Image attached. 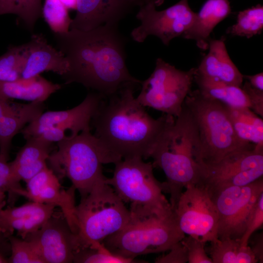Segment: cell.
Wrapping results in <instances>:
<instances>
[{
	"label": "cell",
	"instance_id": "obj_40",
	"mask_svg": "<svg viewBox=\"0 0 263 263\" xmlns=\"http://www.w3.org/2000/svg\"><path fill=\"white\" fill-rule=\"evenodd\" d=\"M263 234H260L254 240L252 247H251L258 262H263Z\"/></svg>",
	"mask_w": 263,
	"mask_h": 263
},
{
	"label": "cell",
	"instance_id": "obj_35",
	"mask_svg": "<svg viewBox=\"0 0 263 263\" xmlns=\"http://www.w3.org/2000/svg\"><path fill=\"white\" fill-rule=\"evenodd\" d=\"M22 188L14 181L9 163L0 160V192H7L8 201L13 202Z\"/></svg>",
	"mask_w": 263,
	"mask_h": 263
},
{
	"label": "cell",
	"instance_id": "obj_22",
	"mask_svg": "<svg viewBox=\"0 0 263 263\" xmlns=\"http://www.w3.org/2000/svg\"><path fill=\"white\" fill-rule=\"evenodd\" d=\"M44 109V102L16 103L12 111L0 117V160L8 162L14 137Z\"/></svg>",
	"mask_w": 263,
	"mask_h": 263
},
{
	"label": "cell",
	"instance_id": "obj_27",
	"mask_svg": "<svg viewBox=\"0 0 263 263\" xmlns=\"http://www.w3.org/2000/svg\"><path fill=\"white\" fill-rule=\"evenodd\" d=\"M263 29V6L258 4L239 12L235 24L227 33L234 36L249 38L260 34Z\"/></svg>",
	"mask_w": 263,
	"mask_h": 263
},
{
	"label": "cell",
	"instance_id": "obj_33",
	"mask_svg": "<svg viewBox=\"0 0 263 263\" xmlns=\"http://www.w3.org/2000/svg\"><path fill=\"white\" fill-rule=\"evenodd\" d=\"M182 243L186 248L188 263H213L205 249L206 243L190 236L184 237Z\"/></svg>",
	"mask_w": 263,
	"mask_h": 263
},
{
	"label": "cell",
	"instance_id": "obj_38",
	"mask_svg": "<svg viewBox=\"0 0 263 263\" xmlns=\"http://www.w3.org/2000/svg\"><path fill=\"white\" fill-rule=\"evenodd\" d=\"M34 137H38L44 141L51 143L58 142L70 137L64 130L56 127L48 128L39 134Z\"/></svg>",
	"mask_w": 263,
	"mask_h": 263
},
{
	"label": "cell",
	"instance_id": "obj_25",
	"mask_svg": "<svg viewBox=\"0 0 263 263\" xmlns=\"http://www.w3.org/2000/svg\"><path fill=\"white\" fill-rule=\"evenodd\" d=\"M200 93L208 98L233 108H249L248 97L241 87L203 78L194 75Z\"/></svg>",
	"mask_w": 263,
	"mask_h": 263
},
{
	"label": "cell",
	"instance_id": "obj_13",
	"mask_svg": "<svg viewBox=\"0 0 263 263\" xmlns=\"http://www.w3.org/2000/svg\"><path fill=\"white\" fill-rule=\"evenodd\" d=\"M36 246L44 263H73L81 247L77 235L63 214H53L38 230L25 238Z\"/></svg>",
	"mask_w": 263,
	"mask_h": 263
},
{
	"label": "cell",
	"instance_id": "obj_23",
	"mask_svg": "<svg viewBox=\"0 0 263 263\" xmlns=\"http://www.w3.org/2000/svg\"><path fill=\"white\" fill-rule=\"evenodd\" d=\"M61 88L60 85L54 83L40 75L14 81H0V99L6 101L17 99L30 102H44Z\"/></svg>",
	"mask_w": 263,
	"mask_h": 263
},
{
	"label": "cell",
	"instance_id": "obj_18",
	"mask_svg": "<svg viewBox=\"0 0 263 263\" xmlns=\"http://www.w3.org/2000/svg\"><path fill=\"white\" fill-rule=\"evenodd\" d=\"M56 207L35 201L19 207H8L0 213V231L7 235L17 231L24 239L39 229L53 215Z\"/></svg>",
	"mask_w": 263,
	"mask_h": 263
},
{
	"label": "cell",
	"instance_id": "obj_45",
	"mask_svg": "<svg viewBox=\"0 0 263 263\" xmlns=\"http://www.w3.org/2000/svg\"><path fill=\"white\" fill-rule=\"evenodd\" d=\"M5 193L0 192V213L6 204Z\"/></svg>",
	"mask_w": 263,
	"mask_h": 263
},
{
	"label": "cell",
	"instance_id": "obj_24",
	"mask_svg": "<svg viewBox=\"0 0 263 263\" xmlns=\"http://www.w3.org/2000/svg\"><path fill=\"white\" fill-rule=\"evenodd\" d=\"M225 106L239 139L245 143L254 144L257 149H263V118L249 108Z\"/></svg>",
	"mask_w": 263,
	"mask_h": 263
},
{
	"label": "cell",
	"instance_id": "obj_32",
	"mask_svg": "<svg viewBox=\"0 0 263 263\" xmlns=\"http://www.w3.org/2000/svg\"><path fill=\"white\" fill-rule=\"evenodd\" d=\"M11 254L10 263H44L35 244L30 241L18 238L10 234L8 236Z\"/></svg>",
	"mask_w": 263,
	"mask_h": 263
},
{
	"label": "cell",
	"instance_id": "obj_7",
	"mask_svg": "<svg viewBox=\"0 0 263 263\" xmlns=\"http://www.w3.org/2000/svg\"><path fill=\"white\" fill-rule=\"evenodd\" d=\"M185 236L173 212L163 216H132L122 229L102 243L115 254L135 259L139 255L169 251Z\"/></svg>",
	"mask_w": 263,
	"mask_h": 263
},
{
	"label": "cell",
	"instance_id": "obj_36",
	"mask_svg": "<svg viewBox=\"0 0 263 263\" xmlns=\"http://www.w3.org/2000/svg\"><path fill=\"white\" fill-rule=\"evenodd\" d=\"M167 254L160 256L155 260L156 263H186L188 262L186 248L181 241L176 244Z\"/></svg>",
	"mask_w": 263,
	"mask_h": 263
},
{
	"label": "cell",
	"instance_id": "obj_17",
	"mask_svg": "<svg viewBox=\"0 0 263 263\" xmlns=\"http://www.w3.org/2000/svg\"><path fill=\"white\" fill-rule=\"evenodd\" d=\"M24 47L21 78H32L45 71H52L62 76L67 72L69 65L66 57L49 44L42 34L33 35Z\"/></svg>",
	"mask_w": 263,
	"mask_h": 263
},
{
	"label": "cell",
	"instance_id": "obj_30",
	"mask_svg": "<svg viewBox=\"0 0 263 263\" xmlns=\"http://www.w3.org/2000/svg\"><path fill=\"white\" fill-rule=\"evenodd\" d=\"M24 49V44L10 46L0 56V81H14L21 78Z\"/></svg>",
	"mask_w": 263,
	"mask_h": 263
},
{
	"label": "cell",
	"instance_id": "obj_42",
	"mask_svg": "<svg viewBox=\"0 0 263 263\" xmlns=\"http://www.w3.org/2000/svg\"><path fill=\"white\" fill-rule=\"evenodd\" d=\"M16 103L0 99V117L12 111Z\"/></svg>",
	"mask_w": 263,
	"mask_h": 263
},
{
	"label": "cell",
	"instance_id": "obj_8",
	"mask_svg": "<svg viewBox=\"0 0 263 263\" xmlns=\"http://www.w3.org/2000/svg\"><path fill=\"white\" fill-rule=\"evenodd\" d=\"M196 68L182 71L161 58L156 60L150 75L142 81L136 98L144 107H150L177 117L191 91Z\"/></svg>",
	"mask_w": 263,
	"mask_h": 263
},
{
	"label": "cell",
	"instance_id": "obj_4",
	"mask_svg": "<svg viewBox=\"0 0 263 263\" xmlns=\"http://www.w3.org/2000/svg\"><path fill=\"white\" fill-rule=\"evenodd\" d=\"M183 106L198 136L200 165L217 162L233 151L255 146L237 137L224 104L205 96L198 89L188 94Z\"/></svg>",
	"mask_w": 263,
	"mask_h": 263
},
{
	"label": "cell",
	"instance_id": "obj_34",
	"mask_svg": "<svg viewBox=\"0 0 263 263\" xmlns=\"http://www.w3.org/2000/svg\"><path fill=\"white\" fill-rule=\"evenodd\" d=\"M263 224V192L260 195L249 218L244 233L240 239L242 245H247L253 233Z\"/></svg>",
	"mask_w": 263,
	"mask_h": 263
},
{
	"label": "cell",
	"instance_id": "obj_37",
	"mask_svg": "<svg viewBox=\"0 0 263 263\" xmlns=\"http://www.w3.org/2000/svg\"><path fill=\"white\" fill-rule=\"evenodd\" d=\"M250 104V109L263 118V91L251 85L248 81L242 87Z\"/></svg>",
	"mask_w": 263,
	"mask_h": 263
},
{
	"label": "cell",
	"instance_id": "obj_31",
	"mask_svg": "<svg viewBox=\"0 0 263 263\" xmlns=\"http://www.w3.org/2000/svg\"><path fill=\"white\" fill-rule=\"evenodd\" d=\"M42 16L55 34L67 33L72 19L69 10L59 0H45Z\"/></svg>",
	"mask_w": 263,
	"mask_h": 263
},
{
	"label": "cell",
	"instance_id": "obj_6",
	"mask_svg": "<svg viewBox=\"0 0 263 263\" xmlns=\"http://www.w3.org/2000/svg\"><path fill=\"white\" fill-rule=\"evenodd\" d=\"M106 179L98 181L75 206V226L80 248L102 243L122 229L131 219L129 209L106 183Z\"/></svg>",
	"mask_w": 263,
	"mask_h": 263
},
{
	"label": "cell",
	"instance_id": "obj_29",
	"mask_svg": "<svg viewBox=\"0 0 263 263\" xmlns=\"http://www.w3.org/2000/svg\"><path fill=\"white\" fill-rule=\"evenodd\" d=\"M136 261L112 253L102 243L98 242L80 248L73 260V263H132Z\"/></svg>",
	"mask_w": 263,
	"mask_h": 263
},
{
	"label": "cell",
	"instance_id": "obj_21",
	"mask_svg": "<svg viewBox=\"0 0 263 263\" xmlns=\"http://www.w3.org/2000/svg\"><path fill=\"white\" fill-rule=\"evenodd\" d=\"M231 11L228 0H207L194 20L182 37L195 41L201 50L208 48L210 35L216 26L228 16Z\"/></svg>",
	"mask_w": 263,
	"mask_h": 263
},
{
	"label": "cell",
	"instance_id": "obj_1",
	"mask_svg": "<svg viewBox=\"0 0 263 263\" xmlns=\"http://www.w3.org/2000/svg\"><path fill=\"white\" fill-rule=\"evenodd\" d=\"M54 36L57 49L68 62V70L62 76L65 84H81L103 98L127 85L141 84L126 66V40L118 25L106 24L88 31L70 29Z\"/></svg>",
	"mask_w": 263,
	"mask_h": 263
},
{
	"label": "cell",
	"instance_id": "obj_11",
	"mask_svg": "<svg viewBox=\"0 0 263 263\" xmlns=\"http://www.w3.org/2000/svg\"><path fill=\"white\" fill-rule=\"evenodd\" d=\"M185 189L173 210L180 229L205 243L217 241L219 216L209 192L197 185Z\"/></svg>",
	"mask_w": 263,
	"mask_h": 263
},
{
	"label": "cell",
	"instance_id": "obj_12",
	"mask_svg": "<svg viewBox=\"0 0 263 263\" xmlns=\"http://www.w3.org/2000/svg\"><path fill=\"white\" fill-rule=\"evenodd\" d=\"M156 7L151 3L139 7L136 18L140 24L131 33L134 41L142 43L149 36H154L168 46L173 38L182 36L196 16L188 0H180L161 11L157 10Z\"/></svg>",
	"mask_w": 263,
	"mask_h": 263
},
{
	"label": "cell",
	"instance_id": "obj_41",
	"mask_svg": "<svg viewBox=\"0 0 263 263\" xmlns=\"http://www.w3.org/2000/svg\"><path fill=\"white\" fill-rule=\"evenodd\" d=\"M244 78H246L247 81L253 87L263 91V73H260L251 75H244Z\"/></svg>",
	"mask_w": 263,
	"mask_h": 263
},
{
	"label": "cell",
	"instance_id": "obj_5",
	"mask_svg": "<svg viewBox=\"0 0 263 263\" xmlns=\"http://www.w3.org/2000/svg\"><path fill=\"white\" fill-rule=\"evenodd\" d=\"M113 176L106 183L125 203L132 216H163L173 212L163 192L162 183L155 177L151 162L140 157L122 159L114 164Z\"/></svg>",
	"mask_w": 263,
	"mask_h": 263
},
{
	"label": "cell",
	"instance_id": "obj_15",
	"mask_svg": "<svg viewBox=\"0 0 263 263\" xmlns=\"http://www.w3.org/2000/svg\"><path fill=\"white\" fill-rule=\"evenodd\" d=\"M26 183V188H21L19 195L30 201L59 207L72 230L76 234L74 218L75 188L72 186L67 190L64 189L59 178L47 165Z\"/></svg>",
	"mask_w": 263,
	"mask_h": 263
},
{
	"label": "cell",
	"instance_id": "obj_14",
	"mask_svg": "<svg viewBox=\"0 0 263 263\" xmlns=\"http://www.w3.org/2000/svg\"><path fill=\"white\" fill-rule=\"evenodd\" d=\"M103 98L99 94L92 91L81 103L72 109L43 112L25 126L20 132L26 139L36 136L51 127L63 129L71 137L83 132L91 131L92 119Z\"/></svg>",
	"mask_w": 263,
	"mask_h": 263
},
{
	"label": "cell",
	"instance_id": "obj_43",
	"mask_svg": "<svg viewBox=\"0 0 263 263\" xmlns=\"http://www.w3.org/2000/svg\"><path fill=\"white\" fill-rule=\"evenodd\" d=\"M165 0H131L134 6H138L139 7L148 4H153L156 7H158L162 5Z\"/></svg>",
	"mask_w": 263,
	"mask_h": 263
},
{
	"label": "cell",
	"instance_id": "obj_3",
	"mask_svg": "<svg viewBox=\"0 0 263 263\" xmlns=\"http://www.w3.org/2000/svg\"><path fill=\"white\" fill-rule=\"evenodd\" d=\"M57 145L47 160L50 168L59 179L68 178L81 198L87 196L98 181L106 178L102 164L118 162L91 131L68 137Z\"/></svg>",
	"mask_w": 263,
	"mask_h": 263
},
{
	"label": "cell",
	"instance_id": "obj_2",
	"mask_svg": "<svg viewBox=\"0 0 263 263\" xmlns=\"http://www.w3.org/2000/svg\"><path fill=\"white\" fill-rule=\"evenodd\" d=\"M137 85H127L103 98L91 120L93 134L118 161L151 157L176 118L165 113L157 119L150 116L134 96Z\"/></svg>",
	"mask_w": 263,
	"mask_h": 263
},
{
	"label": "cell",
	"instance_id": "obj_26",
	"mask_svg": "<svg viewBox=\"0 0 263 263\" xmlns=\"http://www.w3.org/2000/svg\"><path fill=\"white\" fill-rule=\"evenodd\" d=\"M213 263H256L257 259L249 245L240 239L225 238L211 242L208 249Z\"/></svg>",
	"mask_w": 263,
	"mask_h": 263
},
{
	"label": "cell",
	"instance_id": "obj_44",
	"mask_svg": "<svg viewBox=\"0 0 263 263\" xmlns=\"http://www.w3.org/2000/svg\"><path fill=\"white\" fill-rule=\"evenodd\" d=\"M68 10H76V0H59Z\"/></svg>",
	"mask_w": 263,
	"mask_h": 263
},
{
	"label": "cell",
	"instance_id": "obj_39",
	"mask_svg": "<svg viewBox=\"0 0 263 263\" xmlns=\"http://www.w3.org/2000/svg\"><path fill=\"white\" fill-rule=\"evenodd\" d=\"M9 235L0 231V263H8L11 254Z\"/></svg>",
	"mask_w": 263,
	"mask_h": 263
},
{
	"label": "cell",
	"instance_id": "obj_10",
	"mask_svg": "<svg viewBox=\"0 0 263 263\" xmlns=\"http://www.w3.org/2000/svg\"><path fill=\"white\" fill-rule=\"evenodd\" d=\"M263 192V177L245 186L229 187L209 192L218 213L219 239L241 238Z\"/></svg>",
	"mask_w": 263,
	"mask_h": 263
},
{
	"label": "cell",
	"instance_id": "obj_28",
	"mask_svg": "<svg viewBox=\"0 0 263 263\" xmlns=\"http://www.w3.org/2000/svg\"><path fill=\"white\" fill-rule=\"evenodd\" d=\"M42 8L41 0H0V15H17L31 31L42 16Z\"/></svg>",
	"mask_w": 263,
	"mask_h": 263
},
{
	"label": "cell",
	"instance_id": "obj_16",
	"mask_svg": "<svg viewBox=\"0 0 263 263\" xmlns=\"http://www.w3.org/2000/svg\"><path fill=\"white\" fill-rule=\"evenodd\" d=\"M134 6L131 0H76L70 29L88 31L106 24L118 25Z\"/></svg>",
	"mask_w": 263,
	"mask_h": 263
},
{
	"label": "cell",
	"instance_id": "obj_20",
	"mask_svg": "<svg viewBox=\"0 0 263 263\" xmlns=\"http://www.w3.org/2000/svg\"><path fill=\"white\" fill-rule=\"evenodd\" d=\"M26 140L15 159L9 163L14 181L19 185L21 180L27 182L47 166L53 151V143L38 137H31Z\"/></svg>",
	"mask_w": 263,
	"mask_h": 263
},
{
	"label": "cell",
	"instance_id": "obj_19",
	"mask_svg": "<svg viewBox=\"0 0 263 263\" xmlns=\"http://www.w3.org/2000/svg\"><path fill=\"white\" fill-rule=\"evenodd\" d=\"M225 38L210 39L208 53L196 68L195 75L205 79L241 87L243 75L231 59Z\"/></svg>",
	"mask_w": 263,
	"mask_h": 263
},
{
	"label": "cell",
	"instance_id": "obj_9",
	"mask_svg": "<svg viewBox=\"0 0 263 263\" xmlns=\"http://www.w3.org/2000/svg\"><path fill=\"white\" fill-rule=\"evenodd\" d=\"M255 146L233 151L219 161L200 165L197 185L209 192L243 186L263 177V150Z\"/></svg>",
	"mask_w": 263,
	"mask_h": 263
}]
</instances>
